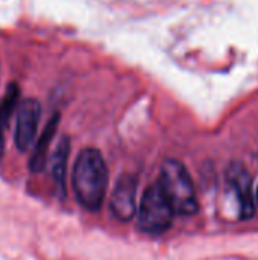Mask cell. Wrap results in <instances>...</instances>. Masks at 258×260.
<instances>
[{
  "label": "cell",
  "instance_id": "cell-1",
  "mask_svg": "<svg viewBox=\"0 0 258 260\" xmlns=\"http://www.w3.org/2000/svg\"><path fill=\"white\" fill-rule=\"evenodd\" d=\"M108 168L100 154L94 148L82 149L75 161L71 184L78 203L90 210H100L108 190Z\"/></svg>",
  "mask_w": 258,
  "mask_h": 260
},
{
  "label": "cell",
  "instance_id": "cell-2",
  "mask_svg": "<svg viewBox=\"0 0 258 260\" xmlns=\"http://www.w3.org/2000/svg\"><path fill=\"white\" fill-rule=\"evenodd\" d=\"M178 215L190 216L198 213L199 204L193 180L187 168L178 160H166L161 165L160 180L157 183Z\"/></svg>",
  "mask_w": 258,
  "mask_h": 260
},
{
  "label": "cell",
  "instance_id": "cell-3",
  "mask_svg": "<svg viewBox=\"0 0 258 260\" xmlns=\"http://www.w3.org/2000/svg\"><path fill=\"white\" fill-rule=\"evenodd\" d=\"M173 215L175 212L160 186L151 184L141 197L138 209V229L148 235H163L170 229Z\"/></svg>",
  "mask_w": 258,
  "mask_h": 260
},
{
  "label": "cell",
  "instance_id": "cell-4",
  "mask_svg": "<svg viewBox=\"0 0 258 260\" xmlns=\"http://www.w3.org/2000/svg\"><path fill=\"white\" fill-rule=\"evenodd\" d=\"M137 177L131 174H123L114 184L111 192L109 209L116 219L126 222L131 221L137 213Z\"/></svg>",
  "mask_w": 258,
  "mask_h": 260
},
{
  "label": "cell",
  "instance_id": "cell-5",
  "mask_svg": "<svg viewBox=\"0 0 258 260\" xmlns=\"http://www.w3.org/2000/svg\"><path fill=\"white\" fill-rule=\"evenodd\" d=\"M40 117L41 105L36 99L29 98L21 102L15 122V145L20 152H26L32 146L36 137Z\"/></svg>",
  "mask_w": 258,
  "mask_h": 260
},
{
  "label": "cell",
  "instance_id": "cell-6",
  "mask_svg": "<svg viewBox=\"0 0 258 260\" xmlns=\"http://www.w3.org/2000/svg\"><path fill=\"white\" fill-rule=\"evenodd\" d=\"M227 181L237 198L240 219H251L255 213L252 198V177L242 163H231L227 171Z\"/></svg>",
  "mask_w": 258,
  "mask_h": 260
},
{
  "label": "cell",
  "instance_id": "cell-7",
  "mask_svg": "<svg viewBox=\"0 0 258 260\" xmlns=\"http://www.w3.org/2000/svg\"><path fill=\"white\" fill-rule=\"evenodd\" d=\"M58 123H59V114L55 113L52 116V119L47 122V125L44 126V129H43V133H41V136L38 139V143L33 148V152H32L30 160H29L30 172L40 174V172L44 171V168L47 165V160H49V148H50L52 139H53V136L56 133Z\"/></svg>",
  "mask_w": 258,
  "mask_h": 260
},
{
  "label": "cell",
  "instance_id": "cell-8",
  "mask_svg": "<svg viewBox=\"0 0 258 260\" xmlns=\"http://www.w3.org/2000/svg\"><path fill=\"white\" fill-rule=\"evenodd\" d=\"M68 154H70V139L67 136H64L58 142V145L50 157L52 178H53V183H55L61 198H65V175H67Z\"/></svg>",
  "mask_w": 258,
  "mask_h": 260
},
{
  "label": "cell",
  "instance_id": "cell-9",
  "mask_svg": "<svg viewBox=\"0 0 258 260\" xmlns=\"http://www.w3.org/2000/svg\"><path fill=\"white\" fill-rule=\"evenodd\" d=\"M20 96V90L15 84H11L5 93L3 101L0 102V158L3 157V148H5V131L9 122L11 114L14 113V108L17 107Z\"/></svg>",
  "mask_w": 258,
  "mask_h": 260
},
{
  "label": "cell",
  "instance_id": "cell-10",
  "mask_svg": "<svg viewBox=\"0 0 258 260\" xmlns=\"http://www.w3.org/2000/svg\"><path fill=\"white\" fill-rule=\"evenodd\" d=\"M255 198H257V203H258V189H257V193H255Z\"/></svg>",
  "mask_w": 258,
  "mask_h": 260
}]
</instances>
